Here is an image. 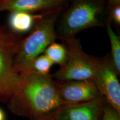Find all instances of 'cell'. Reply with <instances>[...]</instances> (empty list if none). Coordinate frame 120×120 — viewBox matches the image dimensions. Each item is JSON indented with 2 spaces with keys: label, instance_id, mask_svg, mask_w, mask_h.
<instances>
[{
  "label": "cell",
  "instance_id": "obj_1",
  "mask_svg": "<svg viewBox=\"0 0 120 120\" xmlns=\"http://www.w3.org/2000/svg\"><path fill=\"white\" fill-rule=\"evenodd\" d=\"M16 92L10 99L9 109L15 115L30 120L52 115L66 106L49 75L22 73Z\"/></svg>",
  "mask_w": 120,
  "mask_h": 120
},
{
  "label": "cell",
  "instance_id": "obj_2",
  "mask_svg": "<svg viewBox=\"0 0 120 120\" xmlns=\"http://www.w3.org/2000/svg\"><path fill=\"white\" fill-rule=\"evenodd\" d=\"M60 9L46 12L27 36L17 43L15 49L13 66L18 73L26 72L33 60L55 42L57 37L56 22Z\"/></svg>",
  "mask_w": 120,
  "mask_h": 120
},
{
  "label": "cell",
  "instance_id": "obj_3",
  "mask_svg": "<svg viewBox=\"0 0 120 120\" xmlns=\"http://www.w3.org/2000/svg\"><path fill=\"white\" fill-rule=\"evenodd\" d=\"M103 12L102 0H75L61 18L59 37L62 40L72 38L84 30L101 26Z\"/></svg>",
  "mask_w": 120,
  "mask_h": 120
},
{
  "label": "cell",
  "instance_id": "obj_4",
  "mask_svg": "<svg viewBox=\"0 0 120 120\" xmlns=\"http://www.w3.org/2000/svg\"><path fill=\"white\" fill-rule=\"evenodd\" d=\"M63 40L67 51V59L53 77L58 82L92 80L100 59L85 53L79 40L75 37Z\"/></svg>",
  "mask_w": 120,
  "mask_h": 120
},
{
  "label": "cell",
  "instance_id": "obj_5",
  "mask_svg": "<svg viewBox=\"0 0 120 120\" xmlns=\"http://www.w3.org/2000/svg\"><path fill=\"white\" fill-rule=\"evenodd\" d=\"M17 43L14 34L0 26V97L9 100L17 91L20 81V75L13 66Z\"/></svg>",
  "mask_w": 120,
  "mask_h": 120
},
{
  "label": "cell",
  "instance_id": "obj_6",
  "mask_svg": "<svg viewBox=\"0 0 120 120\" xmlns=\"http://www.w3.org/2000/svg\"><path fill=\"white\" fill-rule=\"evenodd\" d=\"M110 57L100 59L92 80L106 102L120 113V84Z\"/></svg>",
  "mask_w": 120,
  "mask_h": 120
},
{
  "label": "cell",
  "instance_id": "obj_7",
  "mask_svg": "<svg viewBox=\"0 0 120 120\" xmlns=\"http://www.w3.org/2000/svg\"><path fill=\"white\" fill-rule=\"evenodd\" d=\"M55 84L60 98L65 105L86 102L102 96L92 79L55 81Z\"/></svg>",
  "mask_w": 120,
  "mask_h": 120
},
{
  "label": "cell",
  "instance_id": "obj_8",
  "mask_svg": "<svg viewBox=\"0 0 120 120\" xmlns=\"http://www.w3.org/2000/svg\"><path fill=\"white\" fill-rule=\"evenodd\" d=\"M106 101L102 96L79 104L66 105L52 116L55 120H101Z\"/></svg>",
  "mask_w": 120,
  "mask_h": 120
},
{
  "label": "cell",
  "instance_id": "obj_9",
  "mask_svg": "<svg viewBox=\"0 0 120 120\" xmlns=\"http://www.w3.org/2000/svg\"><path fill=\"white\" fill-rule=\"evenodd\" d=\"M66 0H8L0 4V12L4 11H50L60 8Z\"/></svg>",
  "mask_w": 120,
  "mask_h": 120
},
{
  "label": "cell",
  "instance_id": "obj_10",
  "mask_svg": "<svg viewBox=\"0 0 120 120\" xmlns=\"http://www.w3.org/2000/svg\"><path fill=\"white\" fill-rule=\"evenodd\" d=\"M45 13L35 14L21 11L12 12L8 19L9 26L15 33L25 34L30 32Z\"/></svg>",
  "mask_w": 120,
  "mask_h": 120
},
{
  "label": "cell",
  "instance_id": "obj_11",
  "mask_svg": "<svg viewBox=\"0 0 120 120\" xmlns=\"http://www.w3.org/2000/svg\"><path fill=\"white\" fill-rule=\"evenodd\" d=\"M106 29L111 47V60L115 70L118 73H120V38L115 33L111 25V21H108Z\"/></svg>",
  "mask_w": 120,
  "mask_h": 120
},
{
  "label": "cell",
  "instance_id": "obj_12",
  "mask_svg": "<svg viewBox=\"0 0 120 120\" xmlns=\"http://www.w3.org/2000/svg\"><path fill=\"white\" fill-rule=\"evenodd\" d=\"M43 54L47 56L53 64H59L61 67L66 61L67 51L65 45L54 42L45 49Z\"/></svg>",
  "mask_w": 120,
  "mask_h": 120
},
{
  "label": "cell",
  "instance_id": "obj_13",
  "mask_svg": "<svg viewBox=\"0 0 120 120\" xmlns=\"http://www.w3.org/2000/svg\"><path fill=\"white\" fill-rule=\"evenodd\" d=\"M53 62L43 54L39 55L32 61L26 72H34L42 75H49ZM26 73V72H25Z\"/></svg>",
  "mask_w": 120,
  "mask_h": 120
},
{
  "label": "cell",
  "instance_id": "obj_14",
  "mask_svg": "<svg viewBox=\"0 0 120 120\" xmlns=\"http://www.w3.org/2000/svg\"><path fill=\"white\" fill-rule=\"evenodd\" d=\"M101 120H120V113L106 102L103 109Z\"/></svg>",
  "mask_w": 120,
  "mask_h": 120
},
{
  "label": "cell",
  "instance_id": "obj_15",
  "mask_svg": "<svg viewBox=\"0 0 120 120\" xmlns=\"http://www.w3.org/2000/svg\"><path fill=\"white\" fill-rule=\"evenodd\" d=\"M111 19L115 22L116 25H120V5H117L112 6L110 13Z\"/></svg>",
  "mask_w": 120,
  "mask_h": 120
},
{
  "label": "cell",
  "instance_id": "obj_16",
  "mask_svg": "<svg viewBox=\"0 0 120 120\" xmlns=\"http://www.w3.org/2000/svg\"><path fill=\"white\" fill-rule=\"evenodd\" d=\"M31 120H55V118H53V117L52 115H49V116H46L36 118Z\"/></svg>",
  "mask_w": 120,
  "mask_h": 120
},
{
  "label": "cell",
  "instance_id": "obj_17",
  "mask_svg": "<svg viewBox=\"0 0 120 120\" xmlns=\"http://www.w3.org/2000/svg\"><path fill=\"white\" fill-rule=\"evenodd\" d=\"M112 6L120 4V0H108Z\"/></svg>",
  "mask_w": 120,
  "mask_h": 120
},
{
  "label": "cell",
  "instance_id": "obj_18",
  "mask_svg": "<svg viewBox=\"0 0 120 120\" xmlns=\"http://www.w3.org/2000/svg\"><path fill=\"white\" fill-rule=\"evenodd\" d=\"M0 120H4V113L1 109H0Z\"/></svg>",
  "mask_w": 120,
  "mask_h": 120
},
{
  "label": "cell",
  "instance_id": "obj_19",
  "mask_svg": "<svg viewBox=\"0 0 120 120\" xmlns=\"http://www.w3.org/2000/svg\"><path fill=\"white\" fill-rule=\"evenodd\" d=\"M8 1V0H0V2L2 3V2H5V1Z\"/></svg>",
  "mask_w": 120,
  "mask_h": 120
},
{
  "label": "cell",
  "instance_id": "obj_20",
  "mask_svg": "<svg viewBox=\"0 0 120 120\" xmlns=\"http://www.w3.org/2000/svg\"><path fill=\"white\" fill-rule=\"evenodd\" d=\"M1 4V2H0V4Z\"/></svg>",
  "mask_w": 120,
  "mask_h": 120
}]
</instances>
